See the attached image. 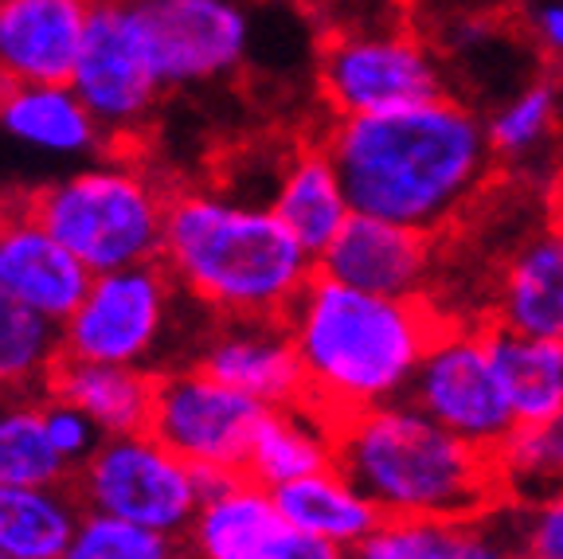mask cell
I'll return each instance as SVG.
<instances>
[{
	"label": "cell",
	"mask_w": 563,
	"mask_h": 559,
	"mask_svg": "<svg viewBox=\"0 0 563 559\" xmlns=\"http://www.w3.org/2000/svg\"><path fill=\"white\" fill-rule=\"evenodd\" d=\"M161 263L176 289L216 321H286L317 259L271 204L216 188L173 193Z\"/></svg>",
	"instance_id": "2"
},
{
	"label": "cell",
	"mask_w": 563,
	"mask_h": 559,
	"mask_svg": "<svg viewBox=\"0 0 563 559\" xmlns=\"http://www.w3.org/2000/svg\"><path fill=\"white\" fill-rule=\"evenodd\" d=\"M4 208H9V200H0V216H4Z\"/></svg>",
	"instance_id": "40"
},
{
	"label": "cell",
	"mask_w": 563,
	"mask_h": 559,
	"mask_svg": "<svg viewBox=\"0 0 563 559\" xmlns=\"http://www.w3.org/2000/svg\"><path fill=\"white\" fill-rule=\"evenodd\" d=\"M493 364L517 423H540L563 412V341L485 325Z\"/></svg>",
	"instance_id": "27"
},
{
	"label": "cell",
	"mask_w": 563,
	"mask_h": 559,
	"mask_svg": "<svg viewBox=\"0 0 563 559\" xmlns=\"http://www.w3.org/2000/svg\"><path fill=\"white\" fill-rule=\"evenodd\" d=\"M544 200H548V219L563 228V161L552 168V176H548V184H544Z\"/></svg>",
	"instance_id": "36"
},
{
	"label": "cell",
	"mask_w": 563,
	"mask_h": 559,
	"mask_svg": "<svg viewBox=\"0 0 563 559\" xmlns=\"http://www.w3.org/2000/svg\"><path fill=\"white\" fill-rule=\"evenodd\" d=\"M47 395L75 403L102 427V435H133L150 430L153 399H157V372L133 364H98V360L63 357L55 368Z\"/></svg>",
	"instance_id": "23"
},
{
	"label": "cell",
	"mask_w": 563,
	"mask_h": 559,
	"mask_svg": "<svg viewBox=\"0 0 563 559\" xmlns=\"http://www.w3.org/2000/svg\"><path fill=\"white\" fill-rule=\"evenodd\" d=\"M196 364L263 407L306 399V376L286 321H216L196 344Z\"/></svg>",
	"instance_id": "16"
},
{
	"label": "cell",
	"mask_w": 563,
	"mask_h": 559,
	"mask_svg": "<svg viewBox=\"0 0 563 559\" xmlns=\"http://www.w3.org/2000/svg\"><path fill=\"white\" fill-rule=\"evenodd\" d=\"M489 520H411V516H384L379 528L352 548V559H505L520 548L512 536L493 533Z\"/></svg>",
	"instance_id": "25"
},
{
	"label": "cell",
	"mask_w": 563,
	"mask_h": 559,
	"mask_svg": "<svg viewBox=\"0 0 563 559\" xmlns=\"http://www.w3.org/2000/svg\"><path fill=\"white\" fill-rule=\"evenodd\" d=\"M404 4H415V0H404Z\"/></svg>",
	"instance_id": "42"
},
{
	"label": "cell",
	"mask_w": 563,
	"mask_h": 559,
	"mask_svg": "<svg viewBox=\"0 0 563 559\" xmlns=\"http://www.w3.org/2000/svg\"><path fill=\"white\" fill-rule=\"evenodd\" d=\"M274 493V505H278L282 520L290 528L317 540H329L336 548H356L361 540H368L379 528L384 513L372 505L368 493L341 470V465H329V470H317L309 478H298L290 485H278Z\"/></svg>",
	"instance_id": "24"
},
{
	"label": "cell",
	"mask_w": 563,
	"mask_h": 559,
	"mask_svg": "<svg viewBox=\"0 0 563 559\" xmlns=\"http://www.w3.org/2000/svg\"><path fill=\"white\" fill-rule=\"evenodd\" d=\"M317 90L333 118L391 114L450 95L446 63L419 28L372 24L333 32L317 55Z\"/></svg>",
	"instance_id": "6"
},
{
	"label": "cell",
	"mask_w": 563,
	"mask_h": 559,
	"mask_svg": "<svg viewBox=\"0 0 563 559\" xmlns=\"http://www.w3.org/2000/svg\"><path fill=\"white\" fill-rule=\"evenodd\" d=\"M173 196L157 176L125 157L90 161L70 176L44 184L24 200L90 274L157 263Z\"/></svg>",
	"instance_id": "5"
},
{
	"label": "cell",
	"mask_w": 563,
	"mask_h": 559,
	"mask_svg": "<svg viewBox=\"0 0 563 559\" xmlns=\"http://www.w3.org/2000/svg\"><path fill=\"white\" fill-rule=\"evenodd\" d=\"M63 360V332L55 321L0 294V399L4 395H47Z\"/></svg>",
	"instance_id": "29"
},
{
	"label": "cell",
	"mask_w": 563,
	"mask_h": 559,
	"mask_svg": "<svg viewBox=\"0 0 563 559\" xmlns=\"http://www.w3.org/2000/svg\"><path fill=\"white\" fill-rule=\"evenodd\" d=\"M329 465H336V423L301 399L286 407H266L243 473L266 490H278Z\"/></svg>",
	"instance_id": "22"
},
{
	"label": "cell",
	"mask_w": 563,
	"mask_h": 559,
	"mask_svg": "<svg viewBox=\"0 0 563 559\" xmlns=\"http://www.w3.org/2000/svg\"><path fill=\"white\" fill-rule=\"evenodd\" d=\"M4 87H9V79H4V75H0V95H4Z\"/></svg>",
	"instance_id": "39"
},
{
	"label": "cell",
	"mask_w": 563,
	"mask_h": 559,
	"mask_svg": "<svg viewBox=\"0 0 563 559\" xmlns=\"http://www.w3.org/2000/svg\"><path fill=\"white\" fill-rule=\"evenodd\" d=\"M517 513L520 548L544 559H563V497H552L537 508H512Z\"/></svg>",
	"instance_id": "34"
},
{
	"label": "cell",
	"mask_w": 563,
	"mask_h": 559,
	"mask_svg": "<svg viewBox=\"0 0 563 559\" xmlns=\"http://www.w3.org/2000/svg\"><path fill=\"white\" fill-rule=\"evenodd\" d=\"M407 399L485 454H493L517 427L497 364H493L485 325L477 321H450L434 337L415 372Z\"/></svg>",
	"instance_id": "10"
},
{
	"label": "cell",
	"mask_w": 563,
	"mask_h": 559,
	"mask_svg": "<svg viewBox=\"0 0 563 559\" xmlns=\"http://www.w3.org/2000/svg\"><path fill=\"white\" fill-rule=\"evenodd\" d=\"M258 559H352L349 548H336L329 540H317V536H306L298 528L286 525V533L271 544Z\"/></svg>",
	"instance_id": "35"
},
{
	"label": "cell",
	"mask_w": 563,
	"mask_h": 559,
	"mask_svg": "<svg viewBox=\"0 0 563 559\" xmlns=\"http://www.w3.org/2000/svg\"><path fill=\"white\" fill-rule=\"evenodd\" d=\"M82 508L110 513L185 540L203 501V473L168 450L153 430L102 438L95 454L70 473Z\"/></svg>",
	"instance_id": "7"
},
{
	"label": "cell",
	"mask_w": 563,
	"mask_h": 559,
	"mask_svg": "<svg viewBox=\"0 0 563 559\" xmlns=\"http://www.w3.org/2000/svg\"><path fill=\"white\" fill-rule=\"evenodd\" d=\"M90 278L95 274L24 208V200H9L0 216V294L63 325L82 302Z\"/></svg>",
	"instance_id": "15"
},
{
	"label": "cell",
	"mask_w": 563,
	"mask_h": 559,
	"mask_svg": "<svg viewBox=\"0 0 563 559\" xmlns=\"http://www.w3.org/2000/svg\"><path fill=\"white\" fill-rule=\"evenodd\" d=\"M180 297L161 259L95 274L75 314L59 325L63 357L153 368L168 344Z\"/></svg>",
	"instance_id": "8"
},
{
	"label": "cell",
	"mask_w": 563,
	"mask_h": 559,
	"mask_svg": "<svg viewBox=\"0 0 563 559\" xmlns=\"http://www.w3.org/2000/svg\"><path fill=\"white\" fill-rule=\"evenodd\" d=\"M286 533L274 493L246 473H203V501L185 533L196 559H258Z\"/></svg>",
	"instance_id": "18"
},
{
	"label": "cell",
	"mask_w": 563,
	"mask_h": 559,
	"mask_svg": "<svg viewBox=\"0 0 563 559\" xmlns=\"http://www.w3.org/2000/svg\"><path fill=\"white\" fill-rule=\"evenodd\" d=\"M450 317L427 297H384L317 274L286 314L306 403L333 423L407 399L422 357Z\"/></svg>",
	"instance_id": "3"
},
{
	"label": "cell",
	"mask_w": 563,
	"mask_h": 559,
	"mask_svg": "<svg viewBox=\"0 0 563 559\" xmlns=\"http://www.w3.org/2000/svg\"><path fill=\"white\" fill-rule=\"evenodd\" d=\"M70 87L98 118L106 141H130L150 125L165 87L141 47L125 0H95Z\"/></svg>",
	"instance_id": "12"
},
{
	"label": "cell",
	"mask_w": 563,
	"mask_h": 559,
	"mask_svg": "<svg viewBox=\"0 0 563 559\" xmlns=\"http://www.w3.org/2000/svg\"><path fill=\"white\" fill-rule=\"evenodd\" d=\"M525 44L552 70H563V0H512Z\"/></svg>",
	"instance_id": "33"
},
{
	"label": "cell",
	"mask_w": 563,
	"mask_h": 559,
	"mask_svg": "<svg viewBox=\"0 0 563 559\" xmlns=\"http://www.w3.org/2000/svg\"><path fill=\"white\" fill-rule=\"evenodd\" d=\"M137 40L165 90L235 75L251 47L243 0H125Z\"/></svg>",
	"instance_id": "11"
},
{
	"label": "cell",
	"mask_w": 563,
	"mask_h": 559,
	"mask_svg": "<svg viewBox=\"0 0 563 559\" xmlns=\"http://www.w3.org/2000/svg\"><path fill=\"white\" fill-rule=\"evenodd\" d=\"M336 465L384 516L470 525L505 508L493 454L434 423L411 399L336 423Z\"/></svg>",
	"instance_id": "4"
},
{
	"label": "cell",
	"mask_w": 563,
	"mask_h": 559,
	"mask_svg": "<svg viewBox=\"0 0 563 559\" xmlns=\"http://www.w3.org/2000/svg\"><path fill=\"white\" fill-rule=\"evenodd\" d=\"M485 133L501 173L548 180L563 161V83L544 67L485 114Z\"/></svg>",
	"instance_id": "19"
},
{
	"label": "cell",
	"mask_w": 563,
	"mask_h": 559,
	"mask_svg": "<svg viewBox=\"0 0 563 559\" xmlns=\"http://www.w3.org/2000/svg\"><path fill=\"white\" fill-rule=\"evenodd\" d=\"M274 216L294 231L301 246L309 254H321L336 235L344 231V223L352 219V200L349 188L341 180V168L329 157L325 141L317 145H298L286 161H278V173L271 184Z\"/></svg>",
	"instance_id": "20"
},
{
	"label": "cell",
	"mask_w": 563,
	"mask_h": 559,
	"mask_svg": "<svg viewBox=\"0 0 563 559\" xmlns=\"http://www.w3.org/2000/svg\"><path fill=\"white\" fill-rule=\"evenodd\" d=\"M0 559H12V556H9V551H0Z\"/></svg>",
	"instance_id": "41"
},
{
	"label": "cell",
	"mask_w": 563,
	"mask_h": 559,
	"mask_svg": "<svg viewBox=\"0 0 563 559\" xmlns=\"http://www.w3.org/2000/svg\"><path fill=\"white\" fill-rule=\"evenodd\" d=\"M482 325L563 341V228L540 219L489 263Z\"/></svg>",
	"instance_id": "14"
},
{
	"label": "cell",
	"mask_w": 563,
	"mask_h": 559,
	"mask_svg": "<svg viewBox=\"0 0 563 559\" xmlns=\"http://www.w3.org/2000/svg\"><path fill=\"white\" fill-rule=\"evenodd\" d=\"M40 399L32 395L0 399V485H52L70 478V465L44 430Z\"/></svg>",
	"instance_id": "30"
},
{
	"label": "cell",
	"mask_w": 563,
	"mask_h": 559,
	"mask_svg": "<svg viewBox=\"0 0 563 559\" xmlns=\"http://www.w3.org/2000/svg\"><path fill=\"white\" fill-rule=\"evenodd\" d=\"M349 200L422 235H454L501 176L485 118L457 95L391 114L333 118L325 138Z\"/></svg>",
	"instance_id": "1"
},
{
	"label": "cell",
	"mask_w": 563,
	"mask_h": 559,
	"mask_svg": "<svg viewBox=\"0 0 563 559\" xmlns=\"http://www.w3.org/2000/svg\"><path fill=\"white\" fill-rule=\"evenodd\" d=\"M263 412L258 399L192 360L157 372L150 430L200 473H243Z\"/></svg>",
	"instance_id": "9"
},
{
	"label": "cell",
	"mask_w": 563,
	"mask_h": 559,
	"mask_svg": "<svg viewBox=\"0 0 563 559\" xmlns=\"http://www.w3.org/2000/svg\"><path fill=\"white\" fill-rule=\"evenodd\" d=\"M176 540L110 513H82L63 559H173Z\"/></svg>",
	"instance_id": "31"
},
{
	"label": "cell",
	"mask_w": 563,
	"mask_h": 559,
	"mask_svg": "<svg viewBox=\"0 0 563 559\" xmlns=\"http://www.w3.org/2000/svg\"><path fill=\"white\" fill-rule=\"evenodd\" d=\"M95 0H0V75L70 83Z\"/></svg>",
	"instance_id": "17"
},
{
	"label": "cell",
	"mask_w": 563,
	"mask_h": 559,
	"mask_svg": "<svg viewBox=\"0 0 563 559\" xmlns=\"http://www.w3.org/2000/svg\"><path fill=\"white\" fill-rule=\"evenodd\" d=\"M560 83H563V70H560Z\"/></svg>",
	"instance_id": "43"
},
{
	"label": "cell",
	"mask_w": 563,
	"mask_h": 559,
	"mask_svg": "<svg viewBox=\"0 0 563 559\" xmlns=\"http://www.w3.org/2000/svg\"><path fill=\"white\" fill-rule=\"evenodd\" d=\"M505 508H537L563 497V412L540 423H517L493 450Z\"/></svg>",
	"instance_id": "28"
},
{
	"label": "cell",
	"mask_w": 563,
	"mask_h": 559,
	"mask_svg": "<svg viewBox=\"0 0 563 559\" xmlns=\"http://www.w3.org/2000/svg\"><path fill=\"white\" fill-rule=\"evenodd\" d=\"M317 274L368 294L434 302L442 278V239L352 211L341 235L317 254Z\"/></svg>",
	"instance_id": "13"
},
{
	"label": "cell",
	"mask_w": 563,
	"mask_h": 559,
	"mask_svg": "<svg viewBox=\"0 0 563 559\" xmlns=\"http://www.w3.org/2000/svg\"><path fill=\"white\" fill-rule=\"evenodd\" d=\"M0 130L47 157H95L110 145L70 83H9L0 95Z\"/></svg>",
	"instance_id": "21"
},
{
	"label": "cell",
	"mask_w": 563,
	"mask_h": 559,
	"mask_svg": "<svg viewBox=\"0 0 563 559\" xmlns=\"http://www.w3.org/2000/svg\"><path fill=\"white\" fill-rule=\"evenodd\" d=\"M505 559H544V556H537V551H528V548H512Z\"/></svg>",
	"instance_id": "37"
},
{
	"label": "cell",
	"mask_w": 563,
	"mask_h": 559,
	"mask_svg": "<svg viewBox=\"0 0 563 559\" xmlns=\"http://www.w3.org/2000/svg\"><path fill=\"white\" fill-rule=\"evenodd\" d=\"M40 415H44V430L52 438V446L59 450V458L70 465V473L79 470L98 446H102V427L90 419L82 407L59 399V395H44L40 399Z\"/></svg>",
	"instance_id": "32"
},
{
	"label": "cell",
	"mask_w": 563,
	"mask_h": 559,
	"mask_svg": "<svg viewBox=\"0 0 563 559\" xmlns=\"http://www.w3.org/2000/svg\"><path fill=\"white\" fill-rule=\"evenodd\" d=\"M75 485H0V551L12 559H63L82 520Z\"/></svg>",
	"instance_id": "26"
},
{
	"label": "cell",
	"mask_w": 563,
	"mask_h": 559,
	"mask_svg": "<svg viewBox=\"0 0 563 559\" xmlns=\"http://www.w3.org/2000/svg\"><path fill=\"white\" fill-rule=\"evenodd\" d=\"M173 559H196V556H192V551H176Z\"/></svg>",
	"instance_id": "38"
}]
</instances>
